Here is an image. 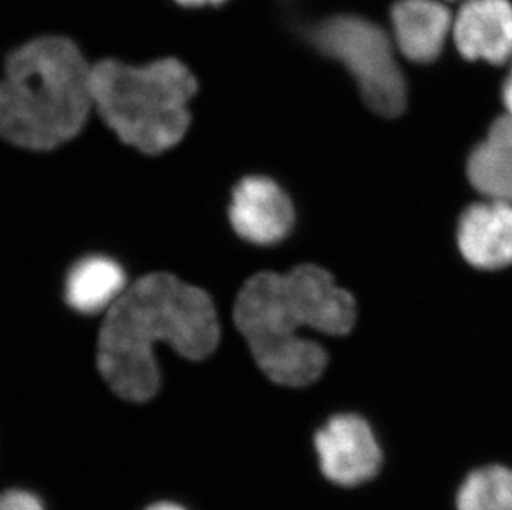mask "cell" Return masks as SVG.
Here are the masks:
<instances>
[{
    "instance_id": "cell-11",
    "label": "cell",
    "mask_w": 512,
    "mask_h": 510,
    "mask_svg": "<svg viewBox=\"0 0 512 510\" xmlns=\"http://www.w3.org/2000/svg\"><path fill=\"white\" fill-rule=\"evenodd\" d=\"M309 315L310 330L325 335H345L357 320V305L334 277L317 265H300L289 272Z\"/></svg>"
},
{
    "instance_id": "cell-4",
    "label": "cell",
    "mask_w": 512,
    "mask_h": 510,
    "mask_svg": "<svg viewBox=\"0 0 512 510\" xmlns=\"http://www.w3.org/2000/svg\"><path fill=\"white\" fill-rule=\"evenodd\" d=\"M234 322L262 373L277 385L304 388L324 373V348L299 335L310 328L309 315L289 274L262 272L247 280L237 295Z\"/></svg>"
},
{
    "instance_id": "cell-5",
    "label": "cell",
    "mask_w": 512,
    "mask_h": 510,
    "mask_svg": "<svg viewBox=\"0 0 512 510\" xmlns=\"http://www.w3.org/2000/svg\"><path fill=\"white\" fill-rule=\"evenodd\" d=\"M307 37L320 52L347 68L370 110L387 118L405 110V78L392 42L378 25L355 15H337L312 25Z\"/></svg>"
},
{
    "instance_id": "cell-12",
    "label": "cell",
    "mask_w": 512,
    "mask_h": 510,
    "mask_svg": "<svg viewBox=\"0 0 512 510\" xmlns=\"http://www.w3.org/2000/svg\"><path fill=\"white\" fill-rule=\"evenodd\" d=\"M126 290V272L108 255L82 257L65 277L63 295L68 307L82 315L110 310Z\"/></svg>"
},
{
    "instance_id": "cell-16",
    "label": "cell",
    "mask_w": 512,
    "mask_h": 510,
    "mask_svg": "<svg viewBox=\"0 0 512 510\" xmlns=\"http://www.w3.org/2000/svg\"><path fill=\"white\" fill-rule=\"evenodd\" d=\"M503 102L504 106H506V110H508L509 118H512V67L508 77L504 80Z\"/></svg>"
},
{
    "instance_id": "cell-1",
    "label": "cell",
    "mask_w": 512,
    "mask_h": 510,
    "mask_svg": "<svg viewBox=\"0 0 512 510\" xmlns=\"http://www.w3.org/2000/svg\"><path fill=\"white\" fill-rule=\"evenodd\" d=\"M219 320L204 290L171 274L136 280L107 312L98 337V370L116 395L146 403L160 390L155 347L201 361L218 348Z\"/></svg>"
},
{
    "instance_id": "cell-8",
    "label": "cell",
    "mask_w": 512,
    "mask_h": 510,
    "mask_svg": "<svg viewBox=\"0 0 512 510\" xmlns=\"http://www.w3.org/2000/svg\"><path fill=\"white\" fill-rule=\"evenodd\" d=\"M456 49L468 60L503 65L512 58L509 0H463L453 22Z\"/></svg>"
},
{
    "instance_id": "cell-7",
    "label": "cell",
    "mask_w": 512,
    "mask_h": 510,
    "mask_svg": "<svg viewBox=\"0 0 512 510\" xmlns=\"http://www.w3.org/2000/svg\"><path fill=\"white\" fill-rule=\"evenodd\" d=\"M294 207L284 189L266 176H247L232 191L229 221L237 236L256 246H274L289 236Z\"/></svg>"
},
{
    "instance_id": "cell-17",
    "label": "cell",
    "mask_w": 512,
    "mask_h": 510,
    "mask_svg": "<svg viewBox=\"0 0 512 510\" xmlns=\"http://www.w3.org/2000/svg\"><path fill=\"white\" fill-rule=\"evenodd\" d=\"M178 4L186 5V7H203V5H219L226 0H176Z\"/></svg>"
},
{
    "instance_id": "cell-2",
    "label": "cell",
    "mask_w": 512,
    "mask_h": 510,
    "mask_svg": "<svg viewBox=\"0 0 512 510\" xmlns=\"http://www.w3.org/2000/svg\"><path fill=\"white\" fill-rule=\"evenodd\" d=\"M92 67L65 37H42L10 53L0 80V136L50 151L82 131L92 110Z\"/></svg>"
},
{
    "instance_id": "cell-3",
    "label": "cell",
    "mask_w": 512,
    "mask_h": 510,
    "mask_svg": "<svg viewBox=\"0 0 512 510\" xmlns=\"http://www.w3.org/2000/svg\"><path fill=\"white\" fill-rule=\"evenodd\" d=\"M196 90V78L176 58L143 67L103 60L92 67L93 106L123 143L141 153H163L183 140Z\"/></svg>"
},
{
    "instance_id": "cell-10",
    "label": "cell",
    "mask_w": 512,
    "mask_h": 510,
    "mask_svg": "<svg viewBox=\"0 0 512 510\" xmlns=\"http://www.w3.org/2000/svg\"><path fill=\"white\" fill-rule=\"evenodd\" d=\"M390 19L398 49L415 63L435 62L453 29L443 0H397Z\"/></svg>"
},
{
    "instance_id": "cell-15",
    "label": "cell",
    "mask_w": 512,
    "mask_h": 510,
    "mask_svg": "<svg viewBox=\"0 0 512 510\" xmlns=\"http://www.w3.org/2000/svg\"><path fill=\"white\" fill-rule=\"evenodd\" d=\"M0 510H45V506L34 492L9 489L0 492Z\"/></svg>"
},
{
    "instance_id": "cell-13",
    "label": "cell",
    "mask_w": 512,
    "mask_h": 510,
    "mask_svg": "<svg viewBox=\"0 0 512 510\" xmlns=\"http://www.w3.org/2000/svg\"><path fill=\"white\" fill-rule=\"evenodd\" d=\"M468 178L488 201L512 204V118L501 116L468 159Z\"/></svg>"
},
{
    "instance_id": "cell-6",
    "label": "cell",
    "mask_w": 512,
    "mask_h": 510,
    "mask_svg": "<svg viewBox=\"0 0 512 510\" xmlns=\"http://www.w3.org/2000/svg\"><path fill=\"white\" fill-rule=\"evenodd\" d=\"M315 453L322 476L342 489L373 481L383 469V449L367 419L335 414L315 433Z\"/></svg>"
},
{
    "instance_id": "cell-19",
    "label": "cell",
    "mask_w": 512,
    "mask_h": 510,
    "mask_svg": "<svg viewBox=\"0 0 512 510\" xmlns=\"http://www.w3.org/2000/svg\"><path fill=\"white\" fill-rule=\"evenodd\" d=\"M443 2H463V0H443Z\"/></svg>"
},
{
    "instance_id": "cell-14",
    "label": "cell",
    "mask_w": 512,
    "mask_h": 510,
    "mask_svg": "<svg viewBox=\"0 0 512 510\" xmlns=\"http://www.w3.org/2000/svg\"><path fill=\"white\" fill-rule=\"evenodd\" d=\"M456 510H512V467L488 464L464 476L455 494Z\"/></svg>"
},
{
    "instance_id": "cell-9",
    "label": "cell",
    "mask_w": 512,
    "mask_h": 510,
    "mask_svg": "<svg viewBox=\"0 0 512 510\" xmlns=\"http://www.w3.org/2000/svg\"><path fill=\"white\" fill-rule=\"evenodd\" d=\"M458 246L478 269L498 270L512 264V204H474L459 221Z\"/></svg>"
},
{
    "instance_id": "cell-18",
    "label": "cell",
    "mask_w": 512,
    "mask_h": 510,
    "mask_svg": "<svg viewBox=\"0 0 512 510\" xmlns=\"http://www.w3.org/2000/svg\"><path fill=\"white\" fill-rule=\"evenodd\" d=\"M146 510H186L184 507L178 506V504H174V502H158V504H153V506L148 507Z\"/></svg>"
}]
</instances>
